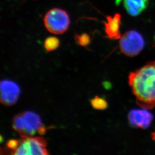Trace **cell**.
I'll list each match as a JSON object with an SVG mask.
<instances>
[{"mask_svg":"<svg viewBox=\"0 0 155 155\" xmlns=\"http://www.w3.org/2000/svg\"><path fill=\"white\" fill-rule=\"evenodd\" d=\"M91 103L92 107L95 110H105L108 107L107 101L104 98L100 97L97 95L91 99Z\"/></svg>","mask_w":155,"mask_h":155,"instance_id":"11","label":"cell"},{"mask_svg":"<svg viewBox=\"0 0 155 155\" xmlns=\"http://www.w3.org/2000/svg\"><path fill=\"white\" fill-rule=\"evenodd\" d=\"M147 109L133 110L129 113V121L132 126L140 129L148 128L153 120V116Z\"/></svg>","mask_w":155,"mask_h":155,"instance_id":"7","label":"cell"},{"mask_svg":"<svg viewBox=\"0 0 155 155\" xmlns=\"http://www.w3.org/2000/svg\"><path fill=\"white\" fill-rule=\"evenodd\" d=\"M20 89L17 84L10 81L4 80L1 82V102L5 105H13L16 103Z\"/></svg>","mask_w":155,"mask_h":155,"instance_id":"6","label":"cell"},{"mask_svg":"<svg viewBox=\"0 0 155 155\" xmlns=\"http://www.w3.org/2000/svg\"><path fill=\"white\" fill-rule=\"evenodd\" d=\"M129 84L139 106L147 110L155 107V61L132 72Z\"/></svg>","mask_w":155,"mask_h":155,"instance_id":"1","label":"cell"},{"mask_svg":"<svg viewBox=\"0 0 155 155\" xmlns=\"http://www.w3.org/2000/svg\"><path fill=\"white\" fill-rule=\"evenodd\" d=\"M12 128L24 136H33L36 133L43 135L46 130L39 116L30 111L15 116L12 121Z\"/></svg>","mask_w":155,"mask_h":155,"instance_id":"2","label":"cell"},{"mask_svg":"<svg viewBox=\"0 0 155 155\" xmlns=\"http://www.w3.org/2000/svg\"><path fill=\"white\" fill-rule=\"evenodd\" d=\"M105 32L110 39L116 40L121 37L120 28L121 24V15L116 13L114 16H107V21L104 23Z\"/></svg>","mask_w":155,"mask_h":155,"instance_id":"8","label":"cell"},{"mask_svg":"<svg viewBox=\"0 0 155 155\" xmlns=\"http://www.w3.org/2000/svg\"><path fill=\"white\" fill-rule=\"evenodd\" d=\"M60 41L55 37H49L44 41V47L47 51H52L58 48Z\"/></svg>","mask_w":155,"mask_h":155,"instance_id":"10","label":"cell"},{"mask_svg":"<svg viewBox=\"0 0 155 155\" xmlns=\"http://www.w3.org/2000/svg\"><path fill=\"white\" fill-rule=\"evenodd\" d=\"M70 23V18L68 13L59 8L50 9L44 17L46 28L52 34H63L69 28Z\"/></svg>","mask_w":155,"mask_h":155,"instance_id":"3","label":"cell"},{"mask_svg":"<svg viewBox=\"0 0 155 155\" xmlns=\"http://www.w3.org/2000/svg\"><path fill=\"white\" fill-rule=\"evenodd\" d=\"M123 4L127 13L132 16H137L148 7L149 0H123Z\"/></svg>","mask_w":155,"mask_h":155,"instance_id":"9","label":"cell"},{"mask_svg":"<svg viewBox=\"0 0 155 155\" xmlns=\"http://www.w3.org/2000/svg\"><path fill=\"white\" fill-rule=\"evenodd\" d=\"M120 39L119 48L120 52L129 57H133L140 54L145 47L143 37L135 30L127 31Z\"/></svg>","mask_w":155,"mask_h":155,"instance_id":"5","label":"cell"},{"mask_svg":"<svg viewBox=\"0 0 155 155\" xmlns=\"http://www.w3.org/2000/svg\"><path fill=\"white\" fill-rule=\"evenodd\" d=\"M74 38L77 44L82 47H86L91 42L90 36L86 33H83L81 35L76 34L75 35Z\"/></svg>","mask_w":155,"mask_h":155,"instance_id":"12","label":"cell"},{"mask_svg":"<svg viewBox=\"0 0 155 155\" xmlns=\"http://www.w3.org/2000/svg\"><path fill=\"white\" fill-rule=\"evenodd\" d=\"M151 137H152V139L155 142V132H153L152 134H151Z\"/></svg>","mask_w":155,"mask_h":155,"instance_id":"13","label":"cell"},{"mask_svg":"<svg viewBox=\"0 0 155 155\" xmlns=\"http://www.w3.org/2000/svg\"><path fill=\"white\" fill-rule=\"evenodd\" d=\"M17 148L11 153L12 155H39L49 154L46 147L47 142L40 137L21 136Z\"/></svg>","mask_w":155,"mask_h":155,"instance_id":"4","label":"cell"}]
</instances>
